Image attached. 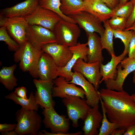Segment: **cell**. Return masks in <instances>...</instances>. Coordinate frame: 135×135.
I'll return each instance as SVG.
<instances>
[{
  "label": "cell",
  "mask_w": 135,
  "mask_h": 135,
  "mask_svg": "<svg viewBox=\"0 0 135 135\" xmlns=\"http://www.w3.org/2000/svg\"><path fill=\"white\" fill-rule=\"evenodd\" d=\"M99 94L110 122L126 130L135 124V102L127 92L106 88L101 89Z\"/></svg>",
  "instance_id": "1"
},
{
  "label": "cell",
  "mask_w": 135,
  "mask_h": 135,
  "mask_svg": "<svg viewBox=\"0 0 135 135\" xmlns=\"http://www.w3.org/2000/svg\"><path fill=\"white\" fill-rule=\"evenodd\" d=\"M42 50L34 47L28 40L20 46L14 55V60L19 62L20 68L23 72H28L33 78L38 77V64Z\"/></svg>",
  "instance_id": "2"
},
{
  "label": "cell",
  "mask_w": 135,
  "mask_h": 135,
  "mask_svg": "<svg viewBox=\"0 0 135 135\" xmlns=\"http://www.w3.org/2000/svg\"><path fill=\"white\" fill-rule=\"evenodd\" d=\"M44 118L42 121L45 127L48 128L51 132L42 130L38 132L41 135H80L82 132L68 133L70 129V119L66 116L59 114L55 110L54 107L44 108L42 112Z\"/></svg>",
  "instance_id": "3"
},
{
  "label": "cell",
  "mask_w": 135,
  "mask_h": 135,
  "mask_svg": "<svg viewBox=\"0 0 135 135\" xmlns=\"http://www.w3.org/2000/svg\"><path fill=\"white\" fill-rule=\"evenodd\" d=\"M16 116L17 123L14 130L18 135L38 134L42 120L36 111L22 107L16 112Z\"/></svg>",
  "instance_id": "4"
},
{
  "label": "cell",
  "mask_w": 135,
  "mask_h": 135,
  "mask_svg": "<svg viewBox=\"0 0 135 135\" xmlns=\"http://www.w3.org/2000/svg\"><path fill=\"white\" fill-rule=\"evenodd\" d=\"M52 32L56 42L68 47L77 44L81 33L80 28L76 24L68 22L62 18L55 25Z\"/></svg>",
  "instance_id": "5"
},
{
  "label": "cell",
  "mask_w": 135,
  "mask_h": 135,
  "mask_svg": "<svg viewBox=\"0 0 135 135\" xmlns=\"http://www.w3.org/2000/svg\"><path fill=\"white\" fill-rule=\"evenodd\" d=\"M62 102L66 106L68 118L72 122L73 127L78 126V120H84L91 108L84 98L76 96L67 95L63 98Z\"/></svg>",
  "instance_id": "6"
},
{
  "label": "cell",
  "mask_w": 135,
  "mask_h": 135,
  "mask_svg": "<svg viewBox=\"0 0 135 135\" xmlns=\"http://www.w3.org/2000/svg\"><path fill=\"white\" fill-rule=\"evenodd\" d=\"M29 24L24 17H7L0 15V26H5L13 39L20 45L26 40V30Z\"/></svg>",
  "instance_id": "7"
},
{
  "label": "cell",
  "mask_w": 135,
  "mask_h": 135,
  "mask_svg": "<svg viewBox=\"0 0 135 135\" xmlns=\"http://www.w3.org/2000/svg\"><path fill=\"white\" fill-rule=\"evenodd\" d=\"M26 37L27 40L34 47L40 50L46 44L56 42L52 31L40 25L29 24Z\"/></svg>",
  "instance_id": "8"
},
{
  "label": "cell",
  "mask_w": 135,
  "mask_h": 135,
  "mask_svg": "<svg viewBox=\"0 0 135 135\" xmlns=\"http://www.w3.org/2000/svg\"><path fill=\"white\" fill-rule=\"evenodd\" d=\"M24 18L30 24L40 25L52 31L62 18L54 12L39 5L31 14Z\"/></svg>",
  "instance_id": "9"
},
{
  "label": "cell",
  "mask_w": 135,
  "mask_h": 135,
  "mask_svg": "<svg viewBox=\"0 0 135 135\" xmlns=\"http://www.w3.org/2000/svg\"><path fill=\"white\" fill-rule=\"evenodd\" d=\"M101 62H97L90 63L80 58L74 66L72 69L74 72L80 73L83 75L98 90L102 78L100 72Z\"/></svg>",
  "instance_id": "10"
},
{
  "label": "cell",
  "mask_w": 135,
  "mask_h": 135,
  "mask_svg": "<svg viewBox=\"0 0 135 135\" xmlns=\"http://www.w3.org/2000/svg\"><path fill=\"white\" fill-rule=\"evenodd\" d=\"M117 76L115 80L104 82L106 88L118 91L123 90L125 80L128 75L135 71V58H125L117 67Z\"/></svg>",
  "instance_id": "11"
},
{
  "label": "cell",
  "mask_w": 135,
  "mask_h": 135,
  "mask_svg": "<svg viewBox=\"0 0 135 135\" xmlns=\"http://www.w3.org/2000/svg\"><path fill=\"white\" fill-rule=\"evenodd\" d=\"M33 82L36 88L34 95L37 104L44 108L54 107L55 102L52 98L53 81L36 78Z\"/></svg>",
  "instance_id": "12"
},
{
  "label": "cell",
  "mask_w": 135,
  "mask_h": 135,
  "mask_svg": "<svg viewBox=\"0 0 135 135\" xmlns=\"http://www.w3.org/2000/svg\"><path fill=\"white\" fill-rule=\"evenodd\" d=\"M78 24L80 28L84 29L86 34L97 32L100 36L104 33V28L102 22L99 18L93 14L85 11L78 14L68 16Z\"/></svg>",
  "instance_id": "13"
},
{
  "label": "cell",
  "mask_w": 135,
  "mask_h": 135,
  "mask_svg": "<svg viewBox=\"0 0 135 135\" xmlns=\"http://www.w3.org/2000/svg\"><path fill=\"white\" fill-rule=\"evenodd\" d=\"M87 46V42L81 43L78 42L76 45L69 47L73 54L72 56L65 66L63 68H60L59 76L64 77L68 82L72 80L74 73L72 70L77 60L81 58L85 62H87V55L88 50Z\"/></svg>",
  "instance_id": "14"
},
{
  "label": "cell",
  "mask_w": 135,
  "mask_h": 135,
  "mask_svg": "<svg viewBox=\"0 0 135 135\" xmlns=\"http://www.w3.org/2000/svg\"><path fill=\"white\" fill-rule=\"evenodd\" d=\"M52 81L54 83L52 90V97L64 98L69 95L84 98L85 92L83 89L76 86L74 83H69L64 77L59 76Z\"/></svg>",
  "instance_id": "15"
},
{
  "label": "cell",
  "mask_w": 135,
  "mask_h": 135,
  "mask_svg": "<svg viewBox=\"0 0 135 135\" xmlns=\"http://www.w3.org/2000/svg\"><path fill=\"white\" fill-rule=\"evenodd\" d=\"M42 50L50 55L56 64L60 68L66 66L73 54L69 47L56 42L46 44Z\"/></svg>",
  "instance_id": "16"
},
{
  "label": "cell",
  "mask_w": 135,
  "mask_h": 135,
  "mask_svg": "<svg viewBox=\"0 0 135 135\" xmlns=\"http://www.w3.org/2000/svg\"><path fill=\"white\" fill-rule=\"evenodd\" d=\"M68 82L81 87L85 92L86 102L91 107L98 104L100 102L99 91L80 74L74 72L72 80Z\"/></svg>",
  "instance_id": "17"
},
{
  "label": "cell",
  "mask_w": 135,
  "mask_h": 135,
  "mask_svg": "<svg viewBox=\"0 0 135 135\" xmlns=\"http://www.w3.org/2000/svg\"><path fill=\"white\" fill-rule=\"evenodd\" d=\"M60 68L50 55L43 52L38 63V77L42 80H52L59 76Z\"/></svg>",
  "instance_id": "18"
},
{
  "label": "cell",
  "mask_w": 135,
  "mask_h": 135,
  "mask_svg": "<svg viewBox=\"0 0 135 135\" xmlns=\"http://www.w3.org/2000/svg\"><path fill=\"white\" fill-rule=\"evenodd\" d=\"M39 0H26L1 10L0 15L7 17H24L31 14L38 6Z\"/></svg>",
  "instance_id": "19"
},
{
  "label": "cell",
  "mask_w": 135,
  "mask_h": 135,
  "mask_svg": "<svg viewBox=\"0 0 135 135\" xmlns=\"http://www.w3.org/2000/svg\"><path fill=\"white\" fill-rule=\"evenodd\" d=\"M103 117L99 110L98 104L91 108L84 120L82 128L84 135H98V129L101 126Z\"/></svg>",
  "instance_id": "20"
},
{
  "label": "cell",
  "mask_w": 135,
  "mask_h": 135,
  "mask_svg": "<svg viewBox=\"0 0 135 135\" xmlns=\"http://www.w3.org/2000/svg\"><path fill=\"white\" fill-rule=\"evenodd\" d=\"M84 11L99 18L102 22L110 19L113 15V10L101 0H84Z\"/></svg>",
  "instance_id": "21"
},
{
  "label": "cell",
  "mask_w": 135,
  "mask_h": 135,
  "mask_svg": "<svg viewBox=\"0 0 135 135\" xmlns=\"http://www.w3.org/2000/svg\"><path fill=\"white\" fill-rule=\"evenodd\" d=\"M88 38V51L87 62L90 63L97 62H102L104 58L102 51L103 49L100 37L96 32L86 34Z\"/></svg>",
  "instance_id": "22"
},
{
  "label": "cell",
  "mask_w": 135,
  "mask_h": 135,
  "mask_svg": "<svg viewBox=\"0 0 135 135\" xmlns=\"http://www.w3.org/2000/svg\"><path fill=\"white\" fill-rule=\"evenodd\" d=\"M124 52L120 55L116 56L114 54L111 55L110 60L107 64L104 65L101 63L100 72L102 78L100 84L110 79L115 80L117 76V67L126 56Z\"/></svg>",
  "instance_id": "23"
},
{
  "label": "cell",
  "mask_w": 135,
  "mask_h": 135,
  "mask_svg": "<svg viewBox=\"0 0 135 135\" xmlns=\"http://www.w3.org/2000/svg\"><path fill=\"white\" fill-rule=\"evenodd\" d=\"M16 65L3 66L0 70V82L8 90H12L17 85V80L14 74Z\"/></svg>",
  "instance_id": "24"
},
{
  "label": "cell",
  "mask_w": 135,
  "mask_h": 135,
  "mask_svg": "<svg viewBox=\"0 0 135 135\" xmlns=\"http://www.w3.org/2000/svg\"><path fill=\"white\" fill-rule=\"evenodd\" d=\"M60 9L68 16L76 15L84 11V0H60Z\"/></svg>",
  "instance_id": "25"
},
{
  "label": "cell",
  "mask_w": 135,
  "mask_h": 135,
  "mask_svg": "<svg viewBox=\"0 0 135 135\" xmlns=\"http://www.w3.org/2000/svg\"><path fill=\"white\" fill-rule=\"evenodd\" d=\"M7 99L13 101L16 104L20 105L22 108L30 110L37 111L40 106L36 101L34 95L32 92L27 99L20 98L16 96L14 92H12L5 96Z\"/></svg>",
  "instance_id": "26"
},
{
  "label": "cell",
  "mask_w": 135,
  "mask_h": 135,
  "mask_svg": "<svg viewBox=\"0 0 135 135\" xmlns=\"http://www.w3.org/2000/svg\"><path fill=\"white\" fill-rule=\"evenodd\" d=\"M108 20L103 22L104 31L100 36L101 42L103 49H106L109 54L111 55L115 54L113 47V37L114 36L112 29L110 26Z\"/></svg>",
  "instance_id": "27"
},
{
  "label": "cell",
  "mask_w": 135,
  "mask_h": 135,
  "mask_svg": "<svg viewBox=\"0 0 135 135\" xmlns=\"http://www.w3.org/2000/svg\"><path fill=\"white\" fill-rule=\"evenodd\" d=\"M38 5L56 12L65 20L71 23H76L72 18L63 14L60 9V0H39Z\"/></svg>",
  "instance_id": "28"
},
{
  "label": "cell",
  "mask_w": 135,
  "mask_h": 135,
  "mask_svg": "<svg viewBox=\"0 0 135 135\" xmlns=\"http://www.w3.org/2000/svg\"><path fill=\"white\" fill-rule=\"evenodd\" d=\"M100 102L103 115L102 125L100 128L98 135H111L113 132L118 127L115 123L110 122L108 119L106 114L102 100L100 95Z\"/></svg>",
  "instance_id": "29"
},
{
  "label": "cell",
  "mask_w": 135,
  "mask_h": 135,
  "mask_svg": "<svg viewBox=\"0 0 135 135\" xmlns=\"http://www.w3.org/2000/svg\"><path fill=\"white\" fill-rule=\"evenodd\" d=\"M112 30L114 38L120 39L124 45V49L123 52L126 55L128 54L129 44L132 36L133 31Z\"/></svg>",
  "instance_id": "30"
},
{
  "label": "cell",
  "mask_w": 135,
  "mask_h": 135,
  "mask_svg": "<svg viewBox=\"0 0 135 135\" xmlns=\"http://www.w3.org/2000/svg\"><path fill=\"white\" fill-rule=\"evenodd\" d=\"M0 40L5 42L8 46L10 50L16 52L20 46L8 34L6 27L4 26H0Z\"/></svg>",
  "instance_id": "31"
},
{
  "label": "cell",
  "mask_w": 135,
  "mask_h": 135,
  "mask_svg": "<svg viewBox=\"0 0 135 135\" xmlns=\"http://www.w3.org/2000/svg\"><path fill=\"white\" fill-rule=\"evenodd\" d=\"M132 8L133 6L131 2L130 1H128L123 6L119 7L118 5L113 10V16L123 17L127 20L132 13Z\"/></svg>",
  "instance_id": "32"
},
{
  "label": "cell",
  "mask_w": 135,
  "mask_h": 135,
  "mask_svg": "<svg viewBox=\"0 0 135 135\" xmlns=\"http://www.w3.org/2000/svg\"><path fill=\"white\" fill-rule=\"evenodd\" d=\"M108 20L112 30H123L126 28L127 20L124 18L114 15Z\"/></svg>",
  "instance_id": "33"
},
{
  "label": "cell",
  "mask_w": 135,
  "mask_h": 135,
  "mask_svg": "<svg viewBox=\"0 0 135 135\" xmlns=\"http://www.w3.org/2000/svg\"><path fill=\"white\" fill-rule=\"evenodd\" d=\"M128 57L129 58H135V31H133V34L129 46Z\"/></svg>",
  "instance_id": "34"
},
{
  "label": "cell",
  "mask_w": 135,
  "mask_h": 135,
  "mask_svg": "<svg viewBox=\"0 0 135 135\" xmlns=\"http://www.w3.org/2000/svg\"><path fill=\"white\" fill-rule=\"evenodd\" d=\"M130 1L132 4L133 8L130 16L127 20L126 28L130 27L135 22V0H130Z\"/></svg>",
  "instance_id": "35"
},
{
  "label": "cell",
  "mask_w": 135,
  "mask_h": 135,
  "mask_svg": "<svg viewBox=\"0 0 135 135\" xmlns=\"http://www.w3.org/2000/svg\"><path fill=\"white\" fill-rule=\"evenodd\" d=\"M16 124H0V132L1 133L14 130Z\"/></svg>",
  "instance_id": "36"
},
{
  "label": "cell",
  "mask_w": 135,
  "mask_h": 135,
  "mask_svg": "<svg viewBox=\"0 0 135 135\" xmlns=\"http://www.w3.org/2000/svg\"><path fill=\"white\" fill-rule=\"evenodd\" d=\"M17 96L24 99H27V90L26 88L22 86L16 88L14 92Z\"/></svg>",
  "instance_id": "37"
},
{
  "label": "cell",
  "mask_w": 135,
  "mask_h": 135,
  "mask_svg": "<svg viewBox=\"0 0 135 135\" xmlns=\"http://www.w3.org/2000/svg\"><path fill=\"white\" fill-rule=\"evenodd\" d=\"M110 8L113 10L118 4L119 0H101Z\"/></svg>",
  "instance_id": "38"
},
{
  "label": "cell",
  "mask_w": 135,
  "mask_h": 135,
  "mask_svg": "<svg viewBox=\"0 0 135 135\" xmlns=\"http://www.w3.org/2000/svg\"><path fill=\"white\" fill-rule=\"evenodd\" d=\"M123 135H135V124L129 126L126 130Z\"/></svg>",
  "instance_id": "39"
},
{
  "label": "cell",
  "mask_w": 135,
  "mask_h": 135,
  "mask_svg": "<svg viewBox=\"0 0 135 135\" xmlns=\"http://www.w3.org/2000/svg\"><path fill=\"white\" fill-rule=\"evenodd\" d=\"M124 129L117 128L115 129L112 132L111 135H123L126 131Z\"/></svg>",
  "instance_id": "40"
},
{
  "label": "cell",
  "mask_w": 135,
  "mask_h": 135,
  "mask_svg": "<svg viewBox=\"0 0 135 135\" xmlns=\"http://www.w3.org/2000/svg\"><path fill=\"white\" fill-rule=\"evenodd\" d=\"M1 134L5 135H18L15 130L9 131L1 133Z\"/></svg>",
  "instance_id": "41"
},
{
  "label": "cell",
  "mask_w": 135,
  "mask_h": 135,
  "mask_svg": "<svg viewBox=\"0 0 135 135\" xmlns=\"http://www.w3.org/2000/svg\"><path fill=\"white\" fill-rule=\"evenodd\" d=\"M124 30H131L135 31V22L130 27L125 29Z\"/></svg>",
  "instance_id": "42"
},
{
  "label": "cell",
  "mask_w": 135,
  "mask_h": 135,
  "mask_svg": "<svg viewBox=\"0 0 135 135\" xmlns=\"http://www.w3.org/2000/svg\"><path fill=\"white\" fill-rule=\"evenodd\" d=\"M128 0H119L118 6L121 7L124 5Z\"/></svg>",
  "instance_id": "43"
},
{
  "label": "cell",
  "mask_w": 135,
  "mask_h": 135,
  "mask_svg": "<svg viewBox=\"0 0 135 135\" xmlns=\"http://www.w3.org/2000/svg\"><path fill=\"white\" fill-rule=\"evenodd\" d=\"M132 82L135 84V71L133 72V76L132 78Z\"/></svg>",
  "instance_id": "44"
},
{
  "label": "cell",
  "mask_w": 135,
  "mask_h": 135,
  "mask_svg": "<svg viewBox=\"0 0 135 135\" xmlns=\"http://www.w3.org/2000/svg\"><path fill=\"white\" fill-rule=\"evenodd\" d=\"M131 96L132 99L135 102V94H132Z\"/></svg>",
  "instance_id": "45"
}]
</instances>
